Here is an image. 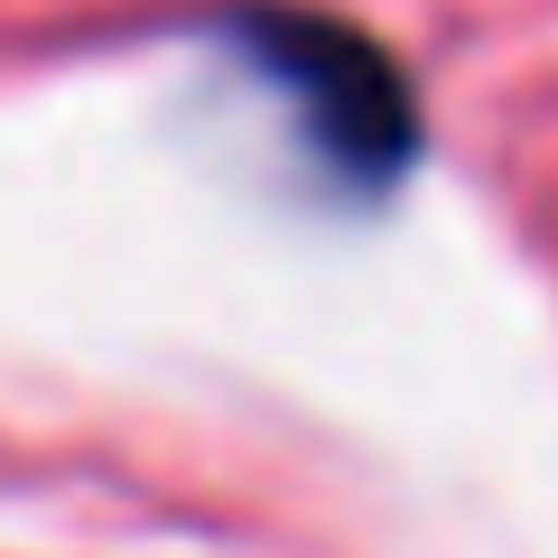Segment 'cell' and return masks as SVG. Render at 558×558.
Wrapping results in <instances>:
<instances>
[{
    "label": "cell",
    "instance_id": "6da1fadb",
    "mask_svg": "<svg viewBox=\"0 0 558 558\" xmlns=\"http://www.w3.org/2000/svg\"><path fill=\"white\" fill-rule=\"evenodd\" d=\"M242 47L289 84L299 102V131L326 149L344 186H391L418 149V102H410V75L381 57L373 38L336 20H307V10H252L242 20Z\"/></svg>",
    "mask_w": 558,
    "mask_h": 558
}]
</instances>
